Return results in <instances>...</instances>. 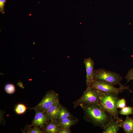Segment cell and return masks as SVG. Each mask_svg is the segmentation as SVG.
I'll list each match as a JSON object with an SVG mask.
<instances>
[{
	"label": "cell",
	"instance_id": "cell-1",
	"mask_svg": "<svg viewBox=\"0 0 133 133\" xmlns=\"http://www.w3.org/2000/svg\"><path fill=\"white\" fill-rule=\"evenodd\" d=\"M80 106L83 110L84 119L103 129L113 119L100 104H86Z\"/></svg>",
	"mask_w": 133,
	"mask_h": 133
},
{
	"label": "cell",
	"instance_id": "cell-2",
	"mask_svg": "<svg viewBox=\"0 0 133 133\" xmlns=\"http://www.w3.org/2000/svg\"><path fill=\"white\" fill-rule=\"evenodd\" d=\"M118 95L115 93L101 91L100 94V104L114 119L120 118L117 107V102L119 99Z\"/></svg>",
	"mask_w": 133,
	"mask_h": 133
},
{
	"label": "cell",
	"instance_id": "cell-3",
	"mask_svg": "<svg viewBox=\"0 0 133 133\" xmlns=\"http://www.w3.org/2000/svg\"><path fill=\"white\" fill-rule=\"evenodd\" d=\"M94 80L102 81L111 83L114 85L118 84L120 87L123 85L120 83L123 78L120 74L103 69L94 70Z\"/></svg>",
	"mask_w": 133,
	"mask_h": 133
},
{
	"label": "cell",
	"instance_id": "cell-4",
	"mask_svg": "<svg viewBox=\"0 0 133 133\" xmlns=\"http://www.w3.org/2000/svg\"><path fill=\"white\" fill-rule=\"evenodd\" d=\"M100 91L93 88H90L83 92L79 99L73 102L75 109L81 105L86 104H100Z\"/></svg>",
	"mask_w": 133,
	"mask_h": 133
},
{
	"label": "cell",
	"instance_id": "cell-5",
	"mask_svg": "<svg viewBox=\"0 0 133 133\" xmlns=\"http://www.w3.org/2000/svg\"><path fill=\"white\" fill-rule=\"evenodd\" d=\"M90 88H93L99 91L105 93H114L118 94L126 89L130 90L128 86H125L116 88L112 84L104 82L94 80L92 82Z\"/></svg>",
	"mask_w": 133,
	"mask_h": 133
},
{
	"label": "cell",
	"instance_id": "cell-6",
	"mask_svg": "<svg viewBox=\"0 0 133 133\" xmlns=\"http://www.w3.org/2000/svg\"><path fill=\"white\" fill-rule=\"evenodd\" d=\"M58 94L52 90L48 91L41 101L34 107L30 108L37 109L46 112L51 106L59 101Z\"/></svg>",
	"mask_w": 133,
	"mask_h": 133
},
{
	"label": "cell",
	"instance_id": "cell-7",
	"mask_svg": "<svg viewBox=\"0 0 133 133\" xmlns=\"http://www.w3.org/2000/svg\"><path fill=\"white\" fill-rule=\"evenodd\" d=\"M33 110L35 112V115L30 125L38 127L42 129L50 119L46 112L38 109Z\"/></svg>",
	"mask_w": 133,
	"mask_h": 133
},
{
	"label": "cell",
	"instance_id": "cell-8",
	"mask_svg": "<svg viewBox=\"0 0 133 133\" xmlns=\"http://www.w3.org/2000/svg\"><path fill=\"white\" fill-rule=\"evenodd\" d=\"M83 63L86 68V90H87L90 88L91 83L94 80V62L91 57H89L84 59Z\"/></svg>",
	"mask_w": 133,
	"mask_h": 133
},
{
	"label": "cell",
	"instance_id": "cell-9",
	"mask_svg": "<svg viewBox=\"0 0 133 133\" xmlns=\"http://www.w3.org/2000/svg\"><path fill=\"white\" fill-rule=\"evenodd\" d=\"M122 119H113L110 121L104 128L102 133H116L120 128Z\"/></svg>",
	"mask_w": 133,
	"mask_h": 133
},
{
	"label": "cell",
	"instance_id": "cell-10",
	"mask_svg": "<svg viewBox=\"0 0 133 133\" xmlns=\"http://www.w3.org/2000/svg\"><path fill=\"white\" fill-rule=\"evenodd\" d=\"M61 106L59 101L51 106L45 112L50 121H57Z\"/></svg>",
	"mask_w": 133,
	"mask_h": 133
},
{
	"label": "cell",
	"instance_id": "cell-11",
	"mask_svg": "<svg viewBox=\"0 0 133 133\" xmlns=\"http://www.w3.org/2000/svg\"><path fill=\"white\" fill-rule=\"evenodd\" d=\"M60 129L57 121H50L42 129L44 133H58Z\"/></svg>",
	"mask_w": 133,
	"mask_h": 133
},
{
	"label": "cell",
	"instance_id": "cell-12",
	"mask_svg": "<svg viewBox=\"0 0 133 133\" xmlns=\"http://www.w3.org/2000/svg\"><path fill=\"white\" fill-rule=\"evenodd\" d=\"M121 128L125 133H133V117L127 116L125 119L122 122Z\"/></svg>",
	"mask_w": 133,
	"mask_h": 133
},
{
	"label": "cell",
	"instance_id": "cell-13",
	"mask_svg": "<svg viewBox=\"0 0 133 133\" xmlns=\"http://www.w3.org/2000/svg\"><path fill=\"white\" fill-rule=\"evenodd\" d=\"M78 121L79 119L76 118H69L58 122L60 128H70L71 126L76 124Z\"/></svg>",
	"mask_w": 133,
	"mask_h": 133
},
{
	"label": "cell",
	"instance_id": "cell-14",
	"mask_svg": "<svg viewBox=\"0 0 133 133\" xmlns=\"http://www.w3.org/2000/svg\"><path fill=\"white\" fill-rule=\"evenodd\" d=\"M69 118H75L70 114L66 108L61 105L57 121L59 122Z\"/></svg>",
	"mask_w": 133,
	"mask_h": 133
},
{
	"label": "cell",
	"instance_id": "cell-15",
	"mask_svg": "<svg viewBox=\"0 0 133 133\" xmlns=\"http://www.w3.org/2000/svg\"><path fill=\"white\" fill-rule=\"evenodd\" d=\"M30 125L26 126L23 131V133H44L42 129L36 126H33Z\"/></svg>",
	"mask_w": 133,
	"mask_h": 133
},
{
	"label": "cell",
	"instance_id": "cell-16",
	"mask_svg": "<svg viewBox=\"0 0 133 133\" xmlns=\"http://www.w3.org/2000/svg\"><path fill=\"white\" fill-rule=\"evenodd\" d=\"M27 109V108L24 104L19 103L15 107V111L17 114L21 115L24 113Z\"/></svg>",
	"mask_w": 133,
	"mask_h": 133
},
{
	"label": "cell",
	"instance_id": "cell-17",
	"mask_svg": "<svg viewBox=\"0 0 133 133\" xmlns=\"http://www.w3.org/2000/svg\"><path fill=\"white\" fill-rule=\"evenodd\" d=\"M119 114L124 115H132L133 116V107L125 106L119 111Z\"/></svg>",
	"mask_w": 133,
	"mask_h": 133
},
{
	"label": "cell",
	"instance_id": "cell-18",
	"mask_svg": "<svg viewBox=\"0 0 133 133\" xmlns=\"http://www.w3.org/2000/svg\"><path fill=\"white\" fill-rule=\"evenodd\" d=\"M5 89L6 92L9 94H13L15 90V87L13 84L9 83L5 86Z\"/></svg>",
	"mask_w": 133,
	"mask_h": 133
},
{
	"label": "cell",
	"instance_id": "cell-19",
	"mask_svg": "<svg viewBox=\"0 0 133 133\" xmlns=\"http://www.w3.org/2000/svg\"><path fill=\"white\" fill-rule=\"evenodd\" d=\"M126 102L124 98L120 99L118 101L117 103V108L122 109L126 106Z\"/></svg>",
	"mask_w": 133,
	"mask_h": 133
},
{
	"label": "cell",
	"instance_id": "cell-20",
	"mask_svg": "<svg viewBox=\"0 0 133 133\" xmlns=\"http://www.w3.org/2000/svg\"><path fill=\"white\" fill-rule=\"evenodd\" d=\"M125 78L127 80V83L131 80H133V67L129 70Z\"/></svg>",
	"mask_w": 133,
	"mask_h": 133
},
{
	"label": "cell",
	"instance_id": "cell-21",
	"mask_svg": "<svg viewBox=\"0 0 133 133\" xmlns=\"http://www.w3.org/2000/svg\"><path fill=\"white\" fill-rule=\"evenodd\" d=\"M7 0H0V12L2 14L5 13L4 7Z\"/></svg>",
	"mask_w": 133,
	"mask_h": 133
},
{
	"label": "cell",
	"instance_id": "cell-22",
	"mask_svg": "<svg viewBox=\"0 0 133 133\" xmlns=\"http://www.w3.org/2000/svg\"><path fill=\"white\" fill-rule=\"evenodd\" d=\"M72 132L70 128H61L59 130L58 133H71Z\"/></svg>",
	"mask_w": 133,
	"mask_h": 133
},
{
	"label": "cell",
	"instance_id": "cell-23",
	"mask_svg": "<svg viewBox=\"0 0 133 133\" xmlns=\"http://www.w3.org/2000/svg\"><path fill=\"white\" fill-rule=\"evenodd\" d=\"M17 85L20 87H21V88H23L24 87L23 85V84L21 82H19L17 84Z\"/></svg>",
	"mask_w": 133,
	"mask_h": 133
},
{
	"label": "cell",
	"instance_id": "cell-24",
	"mask_svg": "<svg viewBox=\"0 0 133 133\" xmlns=\"http://www.w3.org/2000/svg\"></svg>",
	"mask_w": 133,
	"mask_h": 133
}]
</instances>
